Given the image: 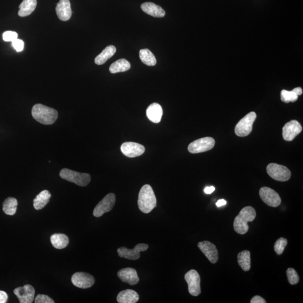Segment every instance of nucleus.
I'll return each mask as SVG.
<instances>
[{"instance_id":"33","label":"nucleus","mask_w":303,"mask_h":303,"mask_svg":"<svg viewBox=\"0 0 303 303\" xmlns=\"http://www.w3.org/2000/svg\"><path fill=\"white\" fill-rule=\"evenodd\" d=\"M18 35L17 32L13 31H7L2 35L3 40L6 42H13L18 38Z\"/></svg>"},{"instance_id":"9","label":"nucleus","mask_w":303,"mask_h":303,"mask_svg":"<svg viewBox=\"0 0 303 303\" xmlns=\"http://www.w3.org/2000/svg\"><path fill=\"white\" fill-rule=\"evenodd\" d=\"M116 196L114 193L108 194L101 201L93 211V215L96 217L102 216L104 213L110 212L114 207Z\"/></svg>"},{"instance_id":"23","label":"nucleus","mask_w":303,"mask_h":303,"mask_svg":"<svg viewBox=\"0 0 303 303\" xmlns=\"http://www.w3.org/2000/svg\"><path fill=\"white\" fill-rule=\"evenodd\" d=\"M51 194L48 190H43L33 200V206L36 210H40L49 203Z\"/></svg>"},{"instance_id":"28","label":"nucleus","mask_w":303,"mask_h":303,"mask_svg":"<svg viewBox=\"0 0 303 303\" xmlns=\"http://www.w3.org/2000/svg\"><path fill=\"white\" fill-rule=\"evenodd\" d=\"M18 201L15 198L9 197L6 198L3 203V211L5 214L13 216L17 212Z\"/></svg>"},{"instance_id":"16","label":"nucleus","mask_w":303,"mask_h":303,"mask_svg":"<svg viewBox=\"0 0 303 303\" xmlns=\"http://www.w3.org/2000/svg\"><path fill=\"white\" fill-rule=\"evenodd\" d=\"M14 293L21 303H31L34 301L35 290L30 285L19 287L14 290Z\"/></svg>"},{"instance_id":"11","label":"nucleus","mask_w":303,"mask_h":303,"mask_svg":"<svg viewBox=\"0 0 303 303\" xmlns=\"http://www.w3.org/2000/svg\"><path fill=\"white\" fill-rule=\"evenodd\" d=\"M259 196L265 203L272 207H277L281 204V200L279 194L273 189L262 187L259 190Z\"/></svg>"},{"instance_id":"7","label":"nucleus","mask_w":303,"mask_h":303,"mask_svg":"<svg viewBox=\"0 0 303 303\" xmlns=\"http://www.w3.org/2000/svg\"><path fill=\"white\" fill-rule=\"evenodd\" d=\"M215 145L214 139L211 137H204L197 139L190 143L188 149L190 153H199L212 150Z\"/></svg>"},{"instance_id":"26","label":"nucleus","mask_w":303,"mask_h":303,"mask_svg":"<svg viewBox=\"0 0 303 303\" xmlns=\"http://www.w3.org/2000/svg\"><path fill=\"white\" fill-rule=\"evenodd\" d=\"M239 265L244 271H249L251 268V252L249 251H243L238 255Z\"/></svg>"},{"instance_id":"1","label":"nucleus","mask_w":303,"mask_h":303,"mask_svg":"<svg viewBox=\"0 0 303 303\" xmlns=\"http://www.w3.org/2000/svg\"><path fill=\"white\" fill-rule=\"evenodd\" d=\"M138 204L140 210L146 214L150 213L156 207V197L152 188L150 185L143 186L140 190Z\"/></svg>"},{"instance_id":"35","label":"nucleus","mask_w":303,"mask_h":303,"mask_svg":"<svg viewBox=\"0 0 303 303\" xmlns=\"http://www.w3.org/2000/svg\"><path fill=\"white\" fill-rule=\"evenodd\" d=\"M12 45L17 52H22L24 50L25 43L20 39L17 38V40L12 42Z\"/></svg>"},{"instance_id":"32","label":"nucleus","mask_w":303,"mask_h":303,"mask_svg":"<svg viewBox=\"0 0 303 303\" xmlns=\"http://www.w3.org/2000/svg\"><path fill=\"white\" fill-rule=\"evenodd\" d=\"M288 281L291 285H296L299 281V277L297 271L293 268H289L286 271Z\"/></svg>"},{"instance_id":"25","label":"nucleus","mask_w":303,"mask_h":303,"mask_svg":"<svg viewBox=\"0 0 303 303\" xmlns=\"http://www.w3.org/2000/svg\"><path fill=\"white\" fill-rule=\"evenodd\" d=\"M50 242L54 248L61 250L68 246V237L63 234H55L50 236Z\"/></svg>"},{"instance_id":"40","label":"nucleus","mask_w":303,"mask_h":303,"mask_svg":"<svg viewBox=\"0 0 303 303\" xmlns=\"http://www.w3.org/2000/svg\"><path fill=\"white\" fill-rule=\"evenodd\" d=\"M293 90L297 93L298 96H300L302 95L303 90L301 87H297L293 89Z\"/></svg>"},{"instance_id":"20","label":"nucleus","mask_w":303,"mask_h":303,"mask_svg":"<svg viewBox=\"0 0 303 303\" xmlns=\"http://www.w3.org/2000/svg\"><path fill=\"white\" fill-rule=\"evenodd\" d=\"M146 114L150 121L154 123H159L161 122L163 115V110L160 104L152 103L147 108Z\"/></svg>"},{"instance_id":"31","label":"nucleus","mask_w":303,"mask_h":303,"mask_svg":"<svg viewBox=\"0 0 303 303\" xmlns=\"http://www.w3.org/2000/svg\"><path fill=\"white\" fill-rule=\"evenodd\" d=\"M287 245V240L286 239L280 238L278 239L274 245V250L277 254L278 255L282 254Z\"/></svg>"},{"instance_id":"3","label":"nucleus","mask_w":303,"mask_h":303,"mask_svg":"<svg viewBox=\"0 0 303 303\" xmlns=\"http://www.w3.org/2000/svg\"><path fill=\"white\" fill-rule=\"evenodd\" d=\"M32 115L37 122L44 125H51L58 118L56 110L42 104H35L32 108Z\"/></svg>"},{"instance_id":"12","label":"nucleus","mask_w":303,"mask_h":303,"mask_svg":"<svg viewBox=\"0 0 303 303\" xmlns=\"http://www.w3.org/2000/svg\"><path fill=\"white\" fill-rule=\"evenodd\" d=\"M72 282L74 285L79 288L88 289L94 285L95 279L90 274L79 272L72 276Z\"/></svg>"},{"instance_id":"37","label":"nucleus","mask_w":303,"mask_h":303,"mask_svg":"<svg viewBox=\"0 0 303 303\" xmlns=\"http://www.w3.org/2000/svg\"><path fill=\"white\" fill-rule=\"evenodd\" d=\"M8 299V295L5 291L0 290V303H6Z\"/></svg>"},{"instance_id":"13","label":"nucleus","mask_w":303,"mask_h":303,"mask_svg":"<svg viewBox=\"0 0 303 303\" xmlns=\"http://www.w3.org/2000/svg\"><path fill=\"white\" fill-rule=\"evenodd\" d=\"M302 129L301 124L297 120H291L282 128L283 138L286 141H292L301 133Z\"/></svg>"},{"instance_id":"18","label":"nucleus","mask_w":303,"mask_h":303,"mask_svg":"<svg viewBox=\"0 0 303 303\" xmlns=\"http://www.w3.org/2000/svg\"><path fill=\"white\" fill-rule=\"evenodd\" d=\"M56 12L60 21L64 22L69 21L72 14L69 0H60L56 7Z\"/></svg>"},{"instance_id":"29","label":"nucleus","mask_w":303,"mask_h":303,"mask_svg":"<svg viewBox=\"0 0 303 303\" xmlns=\"http://www.w3.org/2000/svg\"><path fill=\"white\" fill-rule=\"evenodd\" d=\"M139 57L143 63L148 66H154L157 63L156 57L149 49H142L140 50Z\"/></svg>"},{"instance_id":"4","label":"nucleus","mask_w":303,"mask_h":303,"mask_svg":"<svg viewBox=\"0 0 303 303\" xmlns=\"http://www.w3.org/2000/svg\"><path fill=\"white\" fill-rule=\"evenodd\" d=\"M60 177L64 180L80 186L88 185L91 179L90 175L88 174L76 172L68 169L61 170Z\"/></svg>"},{"instance_id":"38","label":"nucleus","mask_w":303,"mask_h":303,"mask_svg":"<svg viewBox=\"0 0 303 303\" xmlns=\"http://www.w3.org/2000/svg\"><path fill=\"white\" fill-rule=\"evenodd\" d=\"M215 190V188L214 186H208L204 189V192L205 194H210L214 192Z\"/></svg>"},{"instance_id":"2","label":"nucleus","mask_w":303,"mask_h":303,"mask_svg":"<svg viewBox=\"0 0 303 303\" xmlns=\"http://www.w3.org/2000/svg\"><path fill=\"white\" fill-rule=\"evenodd\" d=\"M255 217L256 212L253 207L247 206L243 208L234 220L235 231L240 235L246 234L249 230L248 223L253 221Z\"/></svg>"},{"instance_id":"14","label":"nucleus","mask_w":303,"mask_h":303,"mask_svg":"<svg viewBox=\"0 0 303 303\" xmlns=\"http://www.w3.org/2000/svg\"><path fill=\"white\" fill-rule=\"evenodd\" d=\"M198 247L211 263L218 261L219 252L215 245L208 241H203L198 243Z\"/></svg>"},{"instance_id":"30","label":"nucleus","mask_w":303,"mask_h":303,"mask_svg":"<svg viewBox=\"0 0 303 303\" xmlns=\"http://www.w3.org/2000/svg\"><path fill=\"white\" fill-rule=\"evenodd\" d=\"M298 96L294 90L291 91L282 90L281 92V100L283 102L286 103L295 102L298 100Z\"/></svg>"},{"instance_id":"10","label":"nucleus","mask_w":303,"mask_h":303,"mask_svg":"<svg viewBox=\"0 0 303 303\" xmlns=\"http://www.w3.org/2000/svg\"><path fill=\"white\" fill-rule=\"evenodd\" d=\"M149 248V245L141 243L137 244L132 250L126 247H120L118 249L117 252L120 257L129 260H137L141 257L140 252L146 251Z\"/></svg>"},{"instance_id":"5","label":"nucleus","mask_w":303,"mask_h":303,"mask_svg":"<svg viewBox=\"0 0 303 303\" xmlns=\"http://www.w3.org/2000/svg\"><path fill=\"white\" fill-rule=\"evenodd\" d=\"M257 118L255 112H251L241 119L235 127V133L240 137H247L252 131V125Z\"/></svg>"},{"instance_id":"19","label":"nucleus","mask_w":303,"mask_h":303,"mask_svg":"<svg viewBox=\"0 0 303 303\" xmlns=\"http://www.w3.org/2000/svg\"><path fill=\"white\" fill-rule=\"evenodd\" d=\"M141 9L144 12L155 18H163L165 16V11L161 6L153 2L142 3Z\"/></svg>"},{"instance_id":"34","label":"nucleus","mask_w":303,"mask_h":303,"mask_svg":"<svg viewBox=\"0 0 303 303\" xmlns=\"http://www.w3.org/2000/svg\"><path fill=\"white\" fill-rule=\"evenodd\" d=\"M34 302L36 303H54L55 302L50 298L48 295L39 294L35 298Z\"/></svg>"},{"instance_id":"17","label":"nucleus","mask_w":303,"mask_h":303,"mask_svg":"<svg viewBox=\"0 0 303 303\" xmlns=\"http://www.w3.org/2000/svg\"><path fill=\"white\" fill-rule=\"evenodd\" d=\"M118 276L123 282L129 283L130 285L137 284L139 282L137 271L132 268H126L120 270L118 272Z\"/></svg>"},{"instance_id":"24","label":"nucleus","mask_w":303,"mask_h":303,"mask_svg":"<svg viewBox=\"0 0 303 303\" xmlns=\"http://www.w3.org/2000/svg\"><path fill=\"white\" fill-rule=\"evenodd\" d=\"M116 49L114 46L110 45L106 47L99 55L96 57L95 62L97 65H103L114 55Z\"/></svg>"},{"instance_id":"36","label":"nucleus","mask_w":303,"mask_h":303,"mask_svg":"<svg viewBox=\"0 0 303 303\" xmlns=\"http://www.w3.org/2000/svg\"><path fill=\"white\" fill-rule=\"evenodd\" d=\"M251 303H266V301L261 297L256 295L251 299Z\"/></svg>"},{"instance_id":"6","label":"nucleus","mask_w":303,"mask_h":303,"mask_svg":"<svg viewBox=\"0 0 303 303\" xmlns=\"http://www.w3.org/2000/svg\"><path fill=\"white\" fill-rule=\"evenodd\" d=\"M267 173L269 176L275 180L286 181L291 176L289 169L286 166L271 163L267 166Z\"/></svg>"},{"instance_id":"21","label":"nucleus","mask_w":303,"mask_h":303,"mask_svg":"<svg viewBox=\"0 0 303 303\" xmlns=\"http://www.w3.org/2000/svg\"><path fill=\"white\" fill-rule=\"evenodd\" d=\"M139 299L138 294L131 289L122 291L117 297V301L119 303H135L138 302Z\"/></svg>"},{"instance_id":"39","label":"nucleus","mask_w":303,"mask_h":303,"mask_svg":"<svg viewBox=\"0 0 303 303\" xmlns=\"http://www.w3.org/2000/svg\"><path fill=\"white\" fill-rule=\"evenodd\" d=\"M227 204V201L224 200H220L216 202V205L217 207H220L223 206V205Z\"/></svg>"},{"instance_id":"8","label":"nucleus","mask_w":303,"mask_h":303,"mask_svg":"<svg viewBox=\"0 0 303 303\" xmlns=\"http://www.w3.org/2000/svg\"><path fill=\"white\" fill-rule=\"evenodd\" d=\"M185 279L188 285V290L193 296L197 297L201 293V278L198 272L190 270L185 275Z\"/></svg>"},{"instance_id":"27","label":"nucleus","mask_w":303,"mask_h":303,"mask_svg":"<svg viewBox=\"0 0 303 303\" xmlns=\"http://www.w3.org/2000/svg\"><path fill=\"white\" fill-rule=\"evenodd\" d=\"M130 67L131 65L129 61L122 59L112 63L110 66L109 71L112 74L125 72L129 70Z\"/></svg>"},{"instance_id":"22","label":"nucleus","mask_w":303,"mask_h":303,"mask_svg":"<svg viewBox=\"0 0 303 303\" xmlns=\"http://www.w3.org/2000/svg\"><path fill=\"white\" fill-rule=\"evenodd\" d=\"M37 5V0H23L19 5V16L25 17L32 14Z\"/></svg>"},{"instance_id":"15","label":"nucleus","mask_w":303,"mask_h":303,"mask_svg":"<svg viewBox=\"0 0 303 303\" xmlns=\"http://www.w3.org/2000/svg\"><path fill=\"white\" fill-rule=\"evenodd\" d=\"M122 153L126 156L134 158L141 156L145 152V148L141 144L135 142H125L121 146Z\"/></svg>"}]
</instances>
